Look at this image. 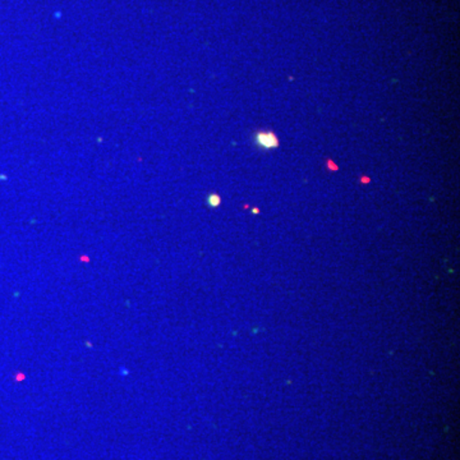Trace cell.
Here are the masks:
<instances>
[{"label":"cell","instance_id":"6da1fadb","mask_svg":"<svg viewBox=\"0 0 460 460\" xmlns=\"http://www.w3.org/2000/svg\"><path fill=\"white\" fill-rule=\"evenodd\" d=\"M256 144L262 148H275L279 146V140L274 132H259L255 136Z\"/></svg>","mask_w":460,"mask_h":460}]
</instances>
